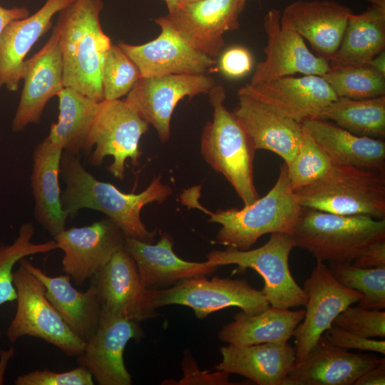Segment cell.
<instances>
[{
  "instance_id": "51",
  "label": "cell",
  "mask_w": 385,
  "mask_h": 385,
  "mask_svg": "<svg viewBox=\"0 0 385 385\" xmlns=\"http://www.w3.org/2000/svg\"><path fill=\"white\" fill-rule=\"evenodd\" d=\"M247 0H240V4L242 8L244 9Z\"/></svg>"
},
{
  "instance_id": "50",
  "label": "cell",
  "mask_w": 385,
  "mask_h": 385,
  "mask_svg": "<svg viewBox=\"0 0 385 385\" xmlns=\"http://www.w3.org/2000/svg\"><path fill=\"white\" fill-rule=\"evenodd\" d=\"M200 1V0H183L182 4H187V3H191V2H195V1Z\"/></svg>"
},
{
  "instance_id": "3",
  "label": "cell",
  "mask_w": 385,
  "mask_h": 385,
  "mask_svg": "<svg viewBox=\"0 0 385 385\" xmlns=\"http://www.w3.org/2000/svg\"><path fill=\"white\" fill-rule=\"evenodd\" d=\"M102 0H74L58 13V31L63 66V86L96 101L104 100L101 72L112 45L100 22Z\"/></svg>"
},
{
  "instance_id": "22",
  "label": "cell",
  "mask_w": 385,
  "mask_h": 385,
  "mask_svg": "<svg viewBox=\"0 0 385 385\" xmlns=\"http://www.w3.org/2000/svg\"><path fill=\"white\" fill-rule=\"evenodd\" d=\"M239 103L232 112L257 150L276 153L289 165L294 158L303 136L300 123L282 115L264 103L237 93Z\"/></svg>"
},
{
  "instance_id": "27",
  "label": "cell",
  "mask_w": 385,
  "mask_h": 385,
  "mask_svg": "<svg viewBox=\"0 0 385 385\" xmlns=\"http://www.w3.org/2000/svg\"><path fill=\"white\" fill-rule=\"evenodd\" d=\"M24 265L45 287L47 299L67 326L85 342L95 334L100 320L101 305L96 287L91 284L85 292L76 289L68 274L51 277L23 258Z\"/></svg>"
},
{
  "instance_id": "39",
  "label": "cell",
  "mask_w": 385,
  "mask_h": 385,
  "mask_svg": "<svg viewBox=\"0 0 385 385\" xmlns=\"http://www.w3.org/2000/svg\"><path fill=\"white\" fill-rule=\"evenodd\" d=\"M332 325L362 337L384 339L385 312L350 305L337 315Z\"/></svg>"
},
{
  "instance_id": "11",
  "label": "cell",
  "mask_w": 385,
  "mask_h": 385,
  "mask_svg": "<svg viewBox=\"0 0 385 385\" xmlns=\"http://www.w3.org/2000/svg\"><path fill=\"white\" fill-rule=\"evenodd\" d=\"M243 10L240 0H200L183 4L155 22L214 58L225 46L224 34L239 28L238 19Z\"/></svg>"
},
{
  "instance_id": "36",
  "label": "cell",
  "mask_w": 385,
  "mask_h": 385,
  "mask_svg": "<svg viewBox=\"0 0 385 385\" xmlns=\"http://www.w3.org/2000/svg\"><path fill=\"white\" fill-rule=\"evenodd\" d=\"M328 267L338 282L363 294L358 307L378 310L385 308V266L360 268L351 263L330 262Z\"/></svg>"
},
{
  "instance_id": "2",
  "label": "cell",
  "mask_w": 385,
  "mask_h": 385,
  "mask_svg": "<svg viewBox=\"0 0 385 385\" xmlns=\"http://www.w3.org/2000/svg\"><path fill=\"white\" fill-rule=\"evenodd\" d=\"M200 186H193L180 195L181 203L209 215V222L222 227L215 237L217 243L240 250H247L264 235L282 232L292 235L302 206L291 188L287 166L280 165L276 183L262 197L242 209L230 208L211 212L199 202Z\"/></svg>"
},
{
  "instance_id": "34",
  "label": "cell",
  "mask_w": 385,
  "mask_h": 385,
  "mask_svg": "<svg viewBox=\"0 0 385 385\" xmlns=\"http://www.w3.org/2000/svg\"><path fill=\"white\" fill-rule=\"evenodd\" d=\"M338 98L367 99L385 96V76L369 65H334L322 76Z\"/></svg>"
},
{
  "instance_id": "45",
  "label": "cell",
  "mask_w": 385,
  "mask_h": 385,
  "mask_svg": "<svg viewBox=\"0 0 385 385\" xmlns=\"http://www.w3.org/2000/svg\"><path fill=\"white\" fill-rule=\"evenodd\" d=\"M29 15V11L25 6L5 8L0 6V36L10 22L24 19Z\"/></svg>"
},
{
  "instance_id": "52",
  "label": "cell",
  "mask_w": 385,
  "mask_h": 385,
  "mask_svg": "<svg viewBox=\"0 0 385 385\" xmlns=\"http://www.w3.org/2000/svg\"><path fill=\"white\" fill-rule=\"evenodd\" d=\"M1 329H0V338H1Z\"/></svg>"
},
{
  "instance_id": "49",
  "label": "cell",
  "mask_w": 385,
  "mask_h": 385,
  "mask_svg": "<svg viewBox=\"0 0 385 385\" xmlns=\"http://www.w3.org/2000/svg\"><path fill=\"white\" fill-rule=\"evenodd\" d=\"M371 6L385 9V0H367Z\"/></svg>"
},
{
  "instance_id": "25",
  "label": "cell",
  "mask_w": 385,
  "mask_h": 385,
  "mask_svg": "<svg viewBox=\"0 0 385 385\" xmlns=\"http://www.w3.org/2000/svg\"><path fill=\"white\" fill-rule=\"evenodd\" d=\"M74 0H46L32 15L10 22L0 36V88L16 91L26 56L52 26L53 16Z\"/></svg>"
},
{
  "instance_id": "46",
  "label": "cell",
  "mask_w": 385,
  "mask_h": 385,
  "mask_svg": "<svg viewBox=\"0 0 385 385\" xmlns=\"http://www.w3.org/2000/svg\"><path fill=\"white\" fill-rule=\"evenodd\" d=\"M15 350L11 347L6 350L0 351V385L4 384V374L10 359L14 355Z\"/></svg>"
},
{
  "instance_id": "23",
  "label": "cell",
  "mask_w": 385,
  "mask_h": 385,
  "mask_svg": "<svg viewBox=\"0 0 385 385\" xmlns=\"http://www.w3.org/2000/svg\"><path fill=\"white\" fill-rule=\"evenodd\" d=\"M125 247L136 264L143 286L148 289H167L194 277L211 274L220 267L208 261L180 258L168 234H163L156 244L125 235Z\"/></svg>"
},
{
  "instance_id": "20",
  "label": "cell",
  "mask_w": 385,
  "mask_h": 385,
  "mask_svg": "<svg viewBox=\"0 0 385 385\" xmlns=\"http://www.w3.org/2000/svg\"><path fill=\"white\" fill-rule=\"evenodd\" d=\"M384 359L350 352L322 335L305 359L294 363L282 385H352Z\"/></svg>"
},
{
  "instance_id": "9",
  "label": "cell",
  "mask_w": 385,
  "mask_h": 385,
  "mask_svg": "<svg viewBox=\"0 0 385 385\" xmlns=\"http://www.w3.org/2000/svg\"><path fill=\"white\" fill-rule=\"evenodd\" d=\"M149 124L125 100H103L91 128L85 153L92 165H101L106 156L113 162L108 170L116 178H125V162L139 163V141Z\"/></svg>"
},
{
  "instance_id": "14",
  "label": "cell",
  "mask_w": 385,
  "mask_h": 385,
  "mask_svg": "<svg viewBox=\"0 0 385 385\" xmlns=\"http://www.w3.org/2000/svg\"><path fill=\"white\" fill-rule=\"evenodd\" d=\"M216 86L207 74H171L140 77L125 99L156 130L160 140L166 143L170 137V120L177 104L208 92Z\"/></svg>"
},
{
  "instance_id": "24",
  "label": "cell",
  "mask_w": 385,
  "mask_h": 385,
  "mask_svg": "<svg viewBox=\"0 0 385 385\" xmlns=\"http://www.w3.org/2000/svg\"><path fill=\"white\" fill-rule=\"evenodd\" d=\"M347 6L333 0H297L281 13L294 30L328 61L338 50L349 16Z\"/></svg>"
},
{
  "instance_id": "30",
  "label": "cell",
  "mask_w": 385,
  "mask_h": 385,
  "mask_svg": "<svg viewBox=\"0 0 385 385\" xmlns=\"http://www.w3.org/2000/svg\"><path fill=\"white\" fill-rule=\"evenodd\" d=\"M305 310L292 311L270 307L255 314L242 311L234 320L219 332L220 341L235 346H249L267 342H287L297 325L302 321Z\"/></svg>"
},
{
  "instance_id": "31",
  "label": "cell",
  "mask_w": 385,
  "mask_h": 385,
  "mask_svg": "<svg viewBox=\"0 0 385 385\" xmlns=\"http://www.w3.org/2000/svg\"><path fill=\"white\" fill-rule=\"evenodd\" d=\"M385 48V9L370 6L348 19L340 46L330 66L367 65Z\"/></svg>"
},
{
  "instance_id": "33",
  "label": "cell",
  "mask_w": 385,
  "mask_h": 385,
  "mask_svg": "<svg viewBox=\"0 0 385 385\" xmlns=\"http://www.w3.org/2000/svg\"><path fill=\"white\" fill-rule=\"evenodd\" d=\"M317 118L330 120L358 136L383 140L385 96L367 99L338 98Z\"/></svg>"
},
{
  "instance_id": "47",
  "label": "cell",
  "mask_w": 385,
  "mask_h": 385,
  "mask_svg": "<svg viewBox=\"0 0 385 385\" xmlns=\"http://www.w3.org/2000/svg\"><path fill=\"white\" fill-rule=\"evenodd\" d=\"M377 72L385 76V52L381 51L374 56L368 64Z\"/></svg>"
},
{
  "instance_id": "12",
  "label": "cell",
  "mask_w": 385,
  "mask_h": 385,
  "mask_svg": "<svg viewBox=\"0 0 385 385\" xmlns=\"http://www.w3.org/2000/svg\"><path fill=\"white\" fill-rule=\"evenodd\" d=\"M264 29L266 57L257 64L249 85L263 84L297 73L322 76L329 71V61L309 50L303 38L277 9H270L265 16Z\"/></svg>"
},
{
  "instance_id": "19",
  "label": "cell",
  "mask_w": 385,
  "mask_h": 385,
  "mask_svg": "<svg viewBox=\"0 0 385 385\" xmlns=\"http://www.w3.org/2000/svg\"><path fill=\"white\" fill-rule=\"evenodd\" d=\"M255 98L279 114L298 123L317 118L338 97L321 76H290L257 85L247 84L237 91Z\"/></svg>"
},
{
  "instance_id": "13",
  "label": "cell",
  "mask_w": 385,
  "mask_h": 385,
  "mask_svg": "<svg viewBox=\"0 0 385 385\" xmlns=\"http://www.w3.org/2000/svg\"><path fill=\"white\" fill-rule=\"evenodd\" d=\"M303 289L307 296L302 321L293 332L296 362L305 359L337 315L358 302L363 294L338 282L324 262H317Z\"/></svg>"
},
{
  "instance_id": "44",
  "label": "cell",
  "mask_w": 385,
  "mask_h": 385,
  "mask_svg": "<svg viewBox=\"0 0 385 385\" xmlns=\"http://www.w3.org/2000/svg\"><path fill=\"white\" fill-rule=\"evenodd\" d=\"M384 385L385 359L377 366L367 370L355 381L354 385Z\"/></svg>"
},
{
  "instance_id": "1",
  "label": "cell",
  "mask_w": 385,
  "mask_h": 385,
  "mask_svg": "<svg viewBox=\"0 0 385 385\" xmlns=\"http://www.w3.org/2000/svg\"><path fill=\"white\" fill-rule=\"evenodd\" d=\"M60 173L66 185L61 195V204L68 218L76 216L81 209L97 210L116 224L125 236L153 243L155 232L147 229L140 212L149 203H163L172 194V188L161 182L160 176L138 194L125 193L97 180L84 168L77 155L65 152Z\"/></svg>"
},
{
  "instance_id": "7",
  "label": "cell",
  "mask_w": 385,
  "mask_h": 385,
  "mask_svg": "<svg viewBox=\"0 0 385 385\" xmlns=\"http://www.w3.org/2000/svg\"><path fill=\"white\" fill-rule=\"evenodd\" d=\"M295 247L291 235L282 232L270 234L262 246L247 250L227 247L215 250L207 255V261L218 267L235 265L238 271L252 269L264 279L261 292L271 307L289 309L305 306L307 296L294 280L289 267V256Z\"/></svg>"
},
{
  "instance_id": "37",
  "label": "cell",
  "mask_w": 385,
  "mask_h": 385,
  "mask_svg": "<svg viewBox=\"0 0 385 385\" xmlns=\"http://www.w3.org/2000/svg\"><path fill=\"white\" fill-rule=\"evenodd\" d=\"M333 165L332 160L303 128L299 148L292 162L287 165L293 191L296 192L322 179Z\"/></svg>"
},
{
  "instance_id": "26",
  "label": "cell",
  "mask_w": 385,
  "mask_h": 385,
  "mask_svg": "<svg viewBox=\"0 0 385 385\" xmlns=\"http://www.w3.org/2000/svg\"><path fill=\"white\" fill-rule=\"evenodd\" d=\"M220 351L222 361L216 370L241 375L259 385H282L296 362L295 349L287 342L228 344Z\"/></svg>"
},
{
  "instance_id": "42",
  "label": "cell",
  "mask_w": 385,
  "mask_h": 385,
  "mask_svg": "<svg viewBox=\"0 0 385 385\" xmlns=\"http://www.w3.org/2000/svg\"><path fill=\"white\" fill-rule=\"evenodd\" d=\"M250 52L242 46H233L220 56L219 67L222 73L231 78H239L247 75L252 68Z\"/></svg>"
},
{
  "instance_id": "18",
  "label": "cell",
  "mask_w": 385,
  "mask_h": 385,
  "mask_svg": "<svg viewBox=\"0 0 385 385\" xmlns=\"http://www.w3.org/2000/svg\"><path fill=\"white\" fill-rule=\"evenodd\" d=\"M91 279L102 309L138 322L158 315L150 303V289L143 286L136 264L125 247Z\"/></svg>"
},
{
  "instance_id": "32",
  "label": "cell",
  "mask_w": 385,
  "mask_h": 385,
  "mask_svg": "<svg viewBox=\"0 0 385 385\" xmlns=\"http://www.w3.org/2000/svg\"><path fill=\"white\" fill-rule=\"evenodd\" d=\"M56 96L59 103L58 121L51 124L48 137L65 153L75 155L84 153L101 101L67 87Z\"/></svg>"
},
{
  "instance_id": "29",
  "label": "cell",
  "mask_w": 385,
  "mask_h": 385,
  "mask_svg": "<svg viewBox=\"0 0 385 385\" xmlns=\"http://www.w3.org/2000/svg\"><path fill=\"white\" fill-rule=\"evenodd\" d=\"M302 124L334 164L385 173L383 140L356 135L328 120L313 118Z\"/></svg>"
},
{
  "instance_id": "21",
  "label": "cell",
  "mask_w": 385,
  "mask_h": 385,
  "mask_svg": "<svg viewBox=\"0 0 385 385\" xmlns=\"http://www.w3.org/2000/svg\"><path fill=\"white\" fill-rule=\"evenodd\" d=\"M160 34L141 45L117 44L135 63L143 77L171 74H207L216 61L194 48L171 29L160 26Z\"/></svg>"
},
{
  "instance_id": "8",
  "label": "cell",
  "mask_w": 385,
  "mask_h": 385,
  "mask_svg": "<svg viewBox=\"0 0 385 385\" xmlns=\"http://www.w3.org/2000/svg\"><path fill=\"white\" fill-rule=\"evenodd\" d=\"M13 282L17 306L6 332L8 340L14 343L25 336L36 337L66 356H79L86 342L72 332L47 299L42 282L21 263L13 273Z\"/></svg>"
},
{
  "instance_id": "4",
  "label": "cell",
  "mask_w": 385,
  "mask_h": 385,
  "mask_svg": "<svg viewBox=\"0 0 385 385\" xmlns=\"http://www.w3.org/2000/svg\"><path fill=\"white\" fill-rule=\"evenodd\" d=\"M292 237L317 262L351 263L369 245L385 240V219L342 215L303 207Z\"/></svg>"
},
{
  "instance_id": "48",
  "label": "cell",
  "mask_w": 385,
  "mask_h": 385,
  "mask_svg": "<svg viewBox=\"0 0 385 385\" xmlns=\"http://www.w3.org/2000/svg\"><path fill=\"white\" fill-rule=\"evenodd\" d=\"M164 1L167 5L168 13H171L174 11L175 10H176L182 4V2H183V0H164Z\"/></svg>"
},
{
  "instance_id": "41",
  "label": "cell",
  "mask_w": 385,
  "mask_h": 385,
  "mask_svg": "<svg viewBox=\"0 0 385 385\" xmlns=\"http://www.w3.org/2000/svg\"><path fill=\"white\" fill-rule=\"evenodd\" d=\"M332 344L344 349H359L385 354V341L362 337L332 325L323 334Z\"/></svg>"
},
{
  "instance_id": "10",
  "label": "cell",
  "mask_w": 385,
  "mask_h": 385,
  "mask_svg": "<svg viewBox=\"0 0 385 385\" xmlns=\"http://www.w3.org/2000/svg\"><path fill=\"white\" fill-rule=\"evenodd\" d=\"M150 303L155 309L169 304L185 305L200 319L231 307H239L247 314H258L270 307L261 290L245 279L218 277L209 279L205 275L167 289H150Z\"/></svg>"
},
{
  "instance_id": "40",
  "label": "cell",
  "mask_w": 385,
  "mask_h": 385,
  "mask_svg": "<svg viewBox=\"0 0 385 385\" xmlns=\"http://www.w3.org/2000/svg\"><path fill=\"white\" fill-rule=\"evenodd\" d=\"M16 385H93L91 372L85 367L77 368L63 372H55L48 369L35 370L19 376L14 381Z\"/></svg>"
},
{
  "instance_id": "16",
  "label": "cell",
  "mask_w": 385,
  "mask_h": 385,
  "mask_svg": "<svg viewBox=\"0 0 385 385\" xmlns=\"http://www.w3.org/2000/svg\"><path fill=\"white\" fill-rule=\"evenodd\" d=\"M64 255L62 270L77 285L92 279L125 247V235L108 217L64 230L53 237Z\"/></svg>"
},
{
  "instance_id": "15",
  "label": "cell",
  "mask_w": 385,
  "mask_h": 385,
  "mask_svg": "<svg viewBox=\"0 0 385 385\" xmlns=\"http://www.w3.org/2000/svg\"><path fill=\"white\" fill-rule=\"evenodd\" d=\"M144 336L138 321L101 309L98 328L78 356V364L100 385H130L132 376L123 359L125 347L130 339L140 341Z\"/></svg>"
},
{
  "instance_id": "38",
  "label": "cell",
  "mask_w": 385,
  "mask_h": 385,
  "mask_svg": "<svg viewBox=\"0 0 385 385\" xmlns=\"http://www.w3.org/2000/svg\"><path fill=\"white\" fill-rule=\"evenodd\" d=\"M140 77V71L135 63L118 45L112 44L102 66L104 100H117L127 95Z\"/></svg>"
},
{
  "instance_id": "17",
  "label": "cell",
  "mask_w": 385,
  "mask_h": 385,
  "mask_svg": "<svg viewBox=\"0 0 385 385\" xmlns=\"http://www.w3.org/2000/svg\"><path fill=\"white\" fill-rule=\"evenodd\" d=\"M24 86L11 129L22 131L29 124L40 123L48 101L63 88V66L58 31L54 26L45 45L21 67Z\"/></svg>"
},
{
  "instance_id": "5",
  "label": "cell",
  "mask_w": 385,
  "mask_h": 385,
  "mask_svg": "<svg viewBox=\"0 0 385 385\" xmlns=\"http://www.w3.org/2000/svg\"><path fill=\"white\" fill-rule=\"evenodd\" d=\"M208 94L213 118L203 129L202 155L215 171L224 175L245 206L249 205L260 197L253 180L255 149L233 113L225 107L223 86H215Z\"/></svg>"
},
{
  "instance_id": "43",
  "label": "cell",
  "mask_w": 385,
  "mask_h": 385,
  "mask_svg": "<svg viewBox=\"0 0 385 385\" xmlns=\"http://www.w3.org/2000/svg\"><path fill=\"white\" fill-rule=\"evenodd\" d=\"M360 268L385 266V240L375 242L365 248L351 262Z\"/></svg>"
},
{
  "instance_id": "6",
  "label": "cell",
  "mask_w": 385,
  "mask_h": 385,
  "mask_svg": "<svg viewBox=\"0 0 385 385\" xmlns=\"http://www.w3.org/2000/svg\"><path fill=\"white\" fill-rule=\"evenodd\" d=\"M294 193L303 207L385 219V173L334 164L322 179Z\"/></svg>"
},
{
  "instance_id": "28",
  "label": "cell",
  "mask_w": 385,
  "mask_h": 385,
  "mask_svg": "<svg viewBox=\"0 0 385 385\" xmlns=\"http://www.w3.org/2000/svg\"><path fill=\"white\" fill-rule=\"evenodd\" d=\"M63 149L46 137L32 155L31 188L36 221L55 237L66 229L68 215L61 204L58 183Z\"/></svg>"
},
{
  "instance_id": "35",
  "label": "cell",
  "mask_w": 385,
  "mask_h": 385,
  "mask_svg": "<svg viewBox=\"0 0 385 385\" xmlns=\"http://www.w3.org/2000/svg\"><path fill=\"white\" fill-rule=\"evenodd\" d=\"M34 232V223L24 222L11 244L0 245V306L16 299L12 271L16 262L29 255L47 253L58 249L54 240L42 243L32 242Z\"/></svg>"
}]
</instances>
